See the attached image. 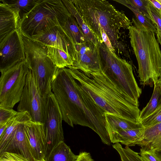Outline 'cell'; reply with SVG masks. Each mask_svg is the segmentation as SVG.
<instances>
[{"label": "cell", "mask_w": 161, "mask_h": 161, "mask_svg": "<svg viewBox=\"0 0 161 161\" xmlns=\"http://www.w3.org/2000/svg\"><path fill=\"white\" fill-rule=\"evenodd\" d=\"M21 35L26 60L41 95L47 98L52 92V82L58 68L48 57L47 46Z\"/></svg>", "instance_id": "obj_7"}, {"label": "cell", "mask_w": 161, "mask_h": 161, "mask_svg": "<svg viewBox=\"0 0 161 161\" xmlns=\"http://www.w3.org/2000/svg\"><path fill=\"white\" fill-rule=\"evenodd\" d=\"M18 112L13 108L0 106V125L7 122Z\"/></svg>", "instance_id": "obj_32"}, {"label": "cell", "mask_w": 161, "mask_h": 161, "mask_svg": "<svg viewBox=\"0 0 161 161\" xmlns=\"http://www.w3.org/2000/svg\"><path fill=\"white\" fill-rule=\"evenodd\" d=\"M124 0L125 2L138 9L144 16L152 21L151 18L148 14L146 8L147 0Z\"/></svg>", "instance_id": "obj_31"}, {"label": "cell", "mask_w": 161, "mask_h": 161, "mask_svg": "<svg viewBox=\"0 0 161 161\" xmlns=\"http://www.w3.org/2000/svg\"><path fill=\"white\" fill-rule=\"evenodd\" d=\"M32 121L26 111L18 112L8 122V126L4 133L0 136V155L5 152L10 145L15 137L18 126Z\"/></svg>", "instance_id": "obj_15"}, {"label": "cell", "mask_w": 161, "mask_h": 161, "mask_svg": "<svg viewBox=\"0 0 161 161\" xmlns=\"http://www.w3.org/2000/svg\"><path fill=\"white\" fill-rule=\"evenodd\" d=\"M70 14L62 0H39L31 10L19 21L18 29L28 38L62 26Z\"/></svg>", "instance_id": "obj_5"}, {"label": "cell", "mask_w": 161, "mask_h": 161, "mask_svg": "<svg viewBox=\"0 0 161 161\" xmlns=\"http://www.w3.org/2000/svg\"><path fill=\"white\" fill-rule=\"evenodd\" d=\"M160 13H161V11H160Z\"/></svg>", "instance_id": "obj_43"}, {"label": "cell", "mask_w": 161, "mask_h": 161, "mask_svg": "<svg viewBox=\"0 0 161 161\" xmlns=\"http://www.w3.org/2000/svg\"><path fill=\"white\" fill-rule=\"evenodd\" d=\"M145 128L121 130L109 134L111 143H119L128 147L137 145L142 139Z\"/></svg>", "instance_id": "obj_17"}, {"label": "cell", "mask_w": 161, "mask_h": 161, "mask_svg": "<svg viewBox=\"0 0 161 161\" xmlns=\"http://www.w3.org/2000/svg\"><path fill=\"white\" fill-rule=\"evenodd\" d=\"M74 44L80 43L86 39L75 18L70 14L61 26Z\"/></svg>", "instance_id": "obj_23"}, {"label": "cell", "mask_w": 161, "mask_h": 161, "mask_svg": "<svg viewBox=\"0 0 161 161\" xmlns=\"http://www.w3.org/2000/svg\"><path fill=\"white\" fill-rule=\"evenodd\" d=\"M47 99L43 123L47 144L46 156L54 147L64 141V139L62 115L58 102L53 92Z\"/></svg>", "instance_id": "obj_10"}, {"label": "cell", "mask_w": 161, "mask_h": 161, "mask_svg": "<svg viewBox=\"0 0 161 161\" xmlns=\"http://www.w3.org/2000/svg\"><path fill=\"white\" fill-rule=\"evenodd\" d=\"M30 38L46 46L60 49L71 56L74 60L75 58V44L61 26H56L43 33Z\"/></svg>", "instance_id": "obj_14"}, {"label": "cell", "mask_w": 161, "mask_h": 161, "mask_svg": "<svg viewBox=\"0 0 161 161\" xmlns=\"http://www.w3.org/2000/svg\"><path fill=\"white\" fill-rule=\"evenodd\" d=\"M24 129L35 161L45 159L47 144L43 124L31 121L24 124Z\"/></svg>", "instance_id": "obj_13"}, {"label": "cell", "mask_w": 161, "mask_h": 161, "mask_svg": "<svg viewBox=\"0 0 161 161\" xmlns=\"http://www.w3.org/2000/svg\"><path fill=\"white\" fill-rule=\"evenodd\" d=\"M13 9L18 16L19 21L37 5L39 0H2Z\"/></svg>", "instance_id": "obj_25"}, {"label": "cell", "mask_w": 161, "mask_h": 161, "mask_svg": "<svg viewBox=\"0 0 161 161\" xmlns=\"http://www.w3.org/2000/svg\"><path fill=\"white\" fill-rule=\"evenodd\" d=\"M74 79L96 105L106 113L140 122V111L101 72L85 74L71 66L67 67Z\"/></svg>", "instance_id": "obj_2"}, {"label": "cell", "mask_w": 161, "mask_h": 161, "mask_svg": "<svg viewBox=\"0 0 161 161\" xmlns=\"http://www.w3.org/2000/svg\"><path fill=\"white\" fill-rule=\"evenodd\" d=\"M19 18L13 9L0 0V42L18 29Z\"/></svg>", "instance_id": "obj_16"}, {"label": "cell", "mask_w": 161, "mask_h": 161, "mask_svg": "<svg viewBox=\"0 0 161 161\" xmlns=\"http://www.w3.org/2000/svg\"><path fill=\"white\" fill-rule=\"evenodd\" d=\"M0 70L26 60L22 35L18 29L0 42Z\"/></svg>", "instance_id": "obj_11"}, {"label": "cell", "mask_w": 161, "mask_h": 161, "mask_svg": "<svg viewBox=\"0 0 161 161\" xmlns=\"http://www.w3.org/2000/svg\"><path fill=\"white\" fill-rule=\"evenodd\" d=\"M52 90L64 121L72 127L80 125L91 128L104 144L111 145L105 113L82 89L68 68L58 69L52 82Z\"/></svg>", "instance_id": "obj_1"}, {"label": "cell", "mask_w": 161, "mask_h": 161, "mask_svg": "<svg viewBox=\"0 0 161 161\" xmlns=\"http://www.w3.org/2000/svg\"><path fill=\"white\" fill-rule=\"evenodd\" d=\"M161 105V85L158 81L154 84L151 98L145 107L140 111L139 122L153 113Z\"/></svg>", "instance_id": "obj_24"}, {"label": "cell", "mask_w": 161, "mask_h": 161, "mask_svg": "<svg viewBox=\"0 0 161 161\" xmlns=\"http://www.w3.org/2000/svg\"><path fill=\"white\" fill-rule=\"evenodd\" d=\"M47 47L48 57L58 68L72 65L74 59L69 54L60 49L50 46Z\"/></svg>", "instance_id": "obj_26"}, {"label": "cell", "mask_w": 161, "mask_h": 161, "mask_svg": "<svg viewBox=\"0 0 161 161\" xmlns=\"http://www.w3.org/2000/svg\"><path fill=\"white\" fill-rule=\"evenodd\" d=\"M157 40L161 46V34L157 33L156 34Z\"/></svg>", "instance_id": "obj_38"}, {"label": "cell", "mask_w": 161, "mask_h": 161, "mask_svg": "<svg viewBox=\"0 0 161 161\" xmlns=\"http://www.w3.org/2000/svg\"><path fill=\"white\" fill-rule=\"evenodd\" d=\"M161 4V0H157Z\"/></svg>", "instance_id": "obj_41"}, {"label": "cell", "mask_w": 161, "mask_h": 161, "mask_svg": "<svg viewBox=\"0 0 161 161\" xmlns=\"http://www.w3.org/2000/svg\"><path fill=\"white\" fill-rule=\"evenodd\" d=\"M146 8L152 22L157 27V33L161 34V14L160 10L155 8L149 0H147Z\"/></svg>", "instance_id": "obj_29"}, {"label": "cell", "mask_w": 161, "mask_h": 161, "mask_svg": "<svg viewBox=\"0 0 161 161\" xmlns=\"http://www.w3.org/2000/svg\"><path fill=\"white\" fill-rule=\"evenodd\" d=\"M62 1L69 12L76 19L86 39L91 41L95 45L98 46L100 42L98 37L87 26L77 10L71 1L62 0Z\"/></svg>", "instance_id": "obj_21"}, {"label": "cell", "mask_w": 161, "mask_h": 161, "mask_svg": "<svg viewBox=\"0 0 161 161\" xmlns=\"http://www.w3.org/2000/svg\"><path fill=\"white\" fill-rule=\"evenodd\" d=\"M0 161H29L22 155L5 152L0 155Z\"/></svg>", "instance_id": "obj_34"}, {"label": "cell", "mask_w": 161, "mask_h": 161, "mask_svg": "<svg viewBox=\"0 0 161 161\" xmlns=\"http://www.w3.org/2000/svg\"><path fill=\"white\" fill-rule=\"evenodd\" d=\"M24 124L18 127L14 139L5 152L20 154L29 161H35L30 151L24 129Z\"/></svg>", "instance_id": "obj_18"}, {"label": "cell", "mask_w": 161, "mask_h": 161, "mask_svg": "<svg viewBox=\"0 0 161 161\" xmlns=\"http://www.w3.org/2000/svg\"><path fill=\"white\" fill-rule=\"evenodd\" d=\"M36 161H46V160L45 159H43L40 160H37Z\"/></svg>", "instance_id": "obj_39"}, {"label": "cell", "mask_w": 161, "mask_h": 161, "mask_svg": "<svg viewBox=\"0 0 161 161\" xmlns=\"http://www.w3.org/2000/svg\"><path fill=\"white\" fill-rule=\"evenodd\" d=\"M76 161H94L89 153L86 152H80L78 155Z\"/></svg>", "instance_id": "obj_35"}, {"label": "cell", "mask_w": 161, "mask_h": 161, "mask_svg": "<svg viewBox=\"0 0 161 161\" xmlns=\"http://www.w3.org/2000/svg\"><path fill=\"white\" fill-rule=\"evenodd\" d=\"M47 98L41 95L30 69L17 107V111H26L29 114L33 121L43 124Z\"/></svg>", "instance_id": "obj_9"}, {"label": "cell", "mask_w": 161, "mask_h": 161, "mask_svg": "<svg viewBox=\"0 0 161 161\" xmlns=\"http://www.w3.org/2000/svg\"><path fill=\"white\" fill-rule=\"evenodd\" d=\"M114 1L124 5L131 10L135 15V18H134L136 20L147 30L153 31L156 34L157 33V29L156 25L151 20L144 16L136 8L125 2L124 0H114Z\"/></svg>", "instance_id": "obj_27"}, {"label": "cell", "mask_w": 161, "mask_h": 161, "mask_svg": "<svg viewBox=\"0 0 161 161\" xmlns=\"http://www.w3.org/2000/svg\"><path fill=\"white\" fill-rule=\"evenodd\" d=\"M158 81L161 83V77L159 78Z\"/></svg>", "instance_id": "obj_40"}, {"label": "cell", "mask_w": 161, "mask_h": 161, "mask_svg": "<svg viewBox=\"0 0 161 161\" xmlns=\"http://www.w3.org/2000/svg\"><path fill=\"white\" fill-rule=\"evenodd\" d=\"M149 1L155 8L161 11V4L157 0H149Z\"/></svg>", "instance_id": "obj_36"}, {"label": "cell", "mask_w": 161, "mask_h": 161, "mask_svg": "<svg viewBox=\"0 0 161 161\" xmlns=\"http://www.w3.org/2000/svg\"><path fill=\"white\" fill-rule=\"evenodd\" d=\"M158 81L159 82V84H160V85H161V82H159V81Z\"/></svg>", "instance_id": "obj_42"}, {"label": "cell", "mask_w": 161, "mask_h": 161, "mask_svg": "<svg viewBox=\"0 0 161 161\" xmlns=\"http://www.w3.org/2000/svg\"><path fill=\"white\" fill-rule=\"evenodd\" d=\"M137 145L147 149L155 151L161 149V122L145 128L142 140Z\"/></svg>", "instance_id": "obj_19"}, {"label": "cell", "mask_w": 161, "mask_h": 161, "mask_svg": "<svg viewBox=\"0 0 161 161\" xmlns=\"http://www.w3.org/2000/svg\"><path fill=\"white\" fill-rule=\"evenodd\" d=\"M71 1L87 26L97 36L100 28H103L114 49L118 48L121 29H128L132 25V22L124 12L116 9L106 0Z\"/></svg>", "instance_id": "obj_3"}, {"label": "cell", "mask_w": 161, "mask_h": 161, "mask_svg": "<svg viewBox=\"0 0 161 161\" xmlns=\"http://www.w3.org/2000/svg\"><path fill=\"white\" fill-rule=\"evenodd\" d=\"M75 47V58L71 66L85 74L101 72L99 45L86 40Z\"/></svg>", "instance_id": "obj_12"}, {"label": "cell", "mask_w": 161, "mask_h": 161, "mask_svg": "<svg viewBox=\"0 0 161 161\" xmlns=\"http://www.w3.org/2000/svg\"><path fill=\"white\" fill-rule=\"evenodd\" d=\"M144 128L152 126L161 122V105L152 114L140 122Z\"/></svg>", "instance_id": "obj_30"}, {"label": "cell", "mask_w": 161, "mask_h": 161, "mask_svg": "<svg viewBox=\"0 0 161 161\" xmlns=\"http://www.w3.org/2000/svg\"><path fill=\"white\" fill-rule=\"evenodd\" d=\"M112 147L119 154L121 161H143L139 153L129 147H124L119 143L114 144Z\"/></svg>", "instance_id": "obj_28"}, {"label": "cell", "mask_w": 161, "mask_h": 161, "mask_svg": "<svg viewBox=\"0 0 161 161\" xmlns=\"http://www.w3.org/2000/svg\"><path fill=\"white\" fill-rule=\"evenodd\" d=\"M101 72L127 97L130 103L138 107L142 89L138 85L131 65L110 52L103 42L99 44Z\"/></svg>", "instance_id": "obj_6"}, {"label": "cell", "mask_w": 161, "mask_h": 161, "mask_svg": "<svg viewBox=\"0 0 161 161\" xmlns=\"http://www.w3.org/2000/svg\"><path fill=\"white\" fill-rule=\"evenodd\" d=\"M30 70L25 60L0 70V106L13 108L19 102Z\"/></svg>", "instance_id": "obj_8"}, {"label": "cell", "mask_w": 161, "mask_h": 161, "mask_svg": "<svg viewBox=\"0 0 161 161\" xmlns=\"http://www.w3.org/2000/svg\"><path fill=\"white\" fill-rule=\"evenodd\" d=\"M138 153L143 161H161L154 150L141 148Z\"/></svg>", "instance_id": "obj_33"}, {"label": "cell", "mask_w": 161, "mask_h": 161, "mask_svg": "<svg viewBox=\"0 0 161 161\" xmlns=\"http://www.w3.org/2000/svg\"><path fill=\"white\" fill-rule=\"evenodd\" d=\"M128 29L131 46L138 65L142 85L152 87L161 77V50L155 33L147 30L134 18Z\"/></svg>", "instance_id": "obj_4"}, {"label": "cell", "mask_w": 161, "mask_h": 161, "mask_svg": "<svg viewBox=\"0 0 161 161\" xmlns=\"http://www.w3.org/2000/svg\"><path fill=\"white\" fill-rule=\"evenodd\" d=\"M78 155L74 154L70 147L64 141L54 147L47 154L46 161H76Z\"/></svg>", "instance_id": "obj_22"}, {"label": "cell", "mask_w": 161, "mask_h": 161, "mask_svg": "<svg viewBox=\"0 0 161 161\" xmlns=\"http://www.w3.org/2000/svg\"><path fill=\"white\" fill-rule=\"evenodd\" d=\"M155 152L157 156L161 160V149L155 150Z\"/></svg>", "instance_id": "obj_37"}, {"label": "cell", "mask_w": 161, "mask_h": 161, "mask_svg": "<svg viewBox=\"0 0 161 161\" xmlns=\"http://www.w3.org/2000/svg\"><path fill=\"white\" fill-rule=\"evenodd\" d=\"M107 131L109 134L121 130L143 127L141 123L135 122L114 115L105 113Z\"/></svg>", "instance_id": "obj_20"}]
</instances>
